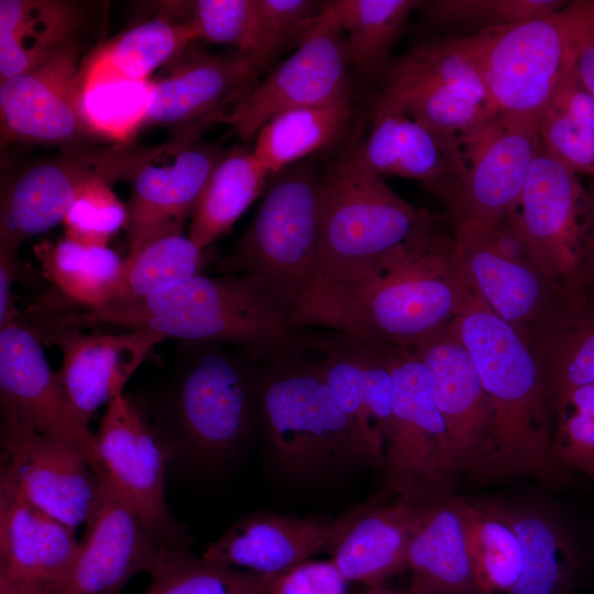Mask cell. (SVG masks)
Here are the masks:
<instances>
[{
	"label": "cell",
	"mask_w": 594,
	"mask_h": 594,
	"mask_svg": "<svg viewBox=\"0 0 594 594\" xmlns=\"http://www.w3.org/2000/svg\"><path fill=\"white\" fill-rule=\"evenodd\" d=\"M453 326L469 349L491 408L486 440L464 473L483 483L554 482V397L536 349L474 294Z\"/></svg>",
	"instance_id": "1"
},
{
	"label": "cell",
	"mask_w": 594,
	"mask_h": 594,
	"mask_svg": "<svg viewBox=\"0 0 594 594\" xmlns=\"http://www.w3.org/2000/svg\"><path fill=\"white\" fill-rule=\"evenodd\" d=\"M101 323L183 342L223 344L256 364L299 356L309 350V332L276 309L251 280L237 275L198 274L130 305L43 316L47 329Z\"/></svg>",
	"instance_id": "2"
},
{
	"label": "cell",
	"mask_w": 594,
	"mask_h": 594,
	"mask_svg": "<svg viewBox=\"0 0 594 594\" xmlns=\"http://www.w3.org/2000/svg\"><path fill=\"white\" fill-rule=\"evenodd\" d=\"M473 296L457 260L454 234L437 216L387 252L334 305L323 328L413 350L455 320Z\"/></svg>",
	"instance_id": "3"
},
{
	"label": "cell",
	"mask_w": 594,
	"mask_h": 594,
	"mask_svg": "<svg viewBox=\"0 0 594 594\" xmlns=\"http://www.w3.org/2000/svg\"><path fill=\"white\" fill-rule=\"evenodd\" d=\"M436 218L398 196L355 145L331 162L320 178L319 287L307 328H322L334 305L387 252Z\"/></svg>",
	"instance_id": "4"
},
{
	"label": "cell",
	"mask_w": 594,
	"mask_h": 594,
	"mask_svg": "<svg viewBox=\"0 0 594 594\" xmlns=\"http://www.w3.org/2000/svg\"><path fill=\"white\" fill-rule=\"evenodd\" d=\"M184 343L152 429L167 457L218 464L238 453L261 422V364L223 344Z\"/></svg>",
	"instance_id": "5"
},
{
	"label": "cell",
	"mask_w": 594,
	"mask_h": 594,
	"mask_svg": "<svg viewBox=\"0 0 594 594\" xmlns=\"http://www.w3.org/2000/svg\"><path fill=\"white\" fill-rule=\"evenodd\" d=\"M320 178L304 163L274 174L254 219L217 266L251 280L302 329L319 287Z\"/></svg>",
	"instance_id": "6"
},
{
	"label": "cell",
	"mask_w": 594,
	"mask_h": 594,
	"mask_svg": "<svg viewBox=\"0 0 594 594\" xmlns=\"http://www.w3.org/2000/svg\"><path fill=\"white\" fill-rule=\"evenodd\" d=\"M498 111L537 114L594 42V0L541 18L457 35Z\"/></svg>",
	"instance_id": "7"
},
{
	"label": "cell",
	"mask_w": 594,
	"mask_h": 594,
	"mask_svg": "<svg viewBox=\"0 0 594 594\" xmlns=\"http://www.w3.org/2000/svg\"><path fill=\"white\" fill-rule=\"evenodd\" d=\"M260 402L267 443L287 474L310 477L353 461L367 464L321 362L302 354L261 364Z\"/></svg>",
	"instance_id": "8"
},
{
	"label": "cell",
	"mask_w": 594,
	"mask_h": 594,
	"mask_svg": "<svg viewBox=\"0 0 594 594\" xmlns=\"http://www.w3.org/2000/svg\"><path fill=\"white\" fill-rule=\"evenodd\" d=\"M514 220L543 275L573 299L585 300L594 278V199L542 142Z\"/></svg>",
	"instance_id": "9"
},
{
	"label": "cell",
	"mask_w": 594,
	"mask_h": 594,
	"mask_svg": "<svg viewBox=\"0 0 594 594\" xmlns=\"http://www.w3.org/2000/svg\"><path fill=\"white\" fill-rule=\"evenodd\" d=\"M168 145L130 142L113 146L70 145L59 154L24 166L1 191L0 240L20 245L63 222L68 209L89 184L110 186L133 180Z\"/></svg>",
	"instance_id": "10"
},
{
	"label": "cell",
	"mask_w": 594,
	"mask_h": 594,
	"mask_svg": "<svg viewBox=\"0 0 594 594\" xmlns=\"http://www.w3.org/2000/svg\"><path fill=\"white\" fill-rule=\"evenodd\" d=\"M540 142L537 114L506 111L461 136L464 174L433 193L453 227L493 224L513 215Z\"/></svg>",
	"instance_id": "11"
},
{
	"label": "cell",
	"mask_w": 594,
	"mask_h": 594,
	"mask_svg": "<svg viewBox=\"0 0 594 594\" xmlns=\"http://www.w3.org/2000/svg\"><path fill=\"white\" fill-rule=\"evenodd\" d=\"M384 350L394 382V424L384 465L388 492L409 501L451 494L460 472L427 372L411 350Z\"/></svg>",
	"instance_id": "12"
},
{
	"label": "cell",
	"mask_w": 594,
	"mask_h": 594,
	"mask_svg": "<svg viewBox=\"0 0 594 594\" xmlns=\"http://www.w3.org/2000/svg\"><path fill=\"white\" fill-rule=\"evenodd\" d=\"M350 64L344 33L324 2L297 50L217 120L246 140L284 111L351 100Z\"/></svg>",
	"instance_id": "13"
},
{
	"label": "cell",
	"mask_w": 594,
	"mask_h": 594,
	"mask_svg": "<svg viewBox=\"0 0 594 594\" xmlns=\"http://www.w3.org/2000/svg\"><path fill=\"white\" fill-rule=\"evenodd\" d=\"M454 248L465 282L487 308L536 350L585 300L557 287L530 258L508 256L473 227H454Z\"/></svg>",
	"instance_id": "14"
},
{
	"label": "cell",
	"mask_w": 594,
	"mask_h": 594,
	"mask_svg": "<svg viewBox=\"0 0 594 594\" xmlns=\"http://www.w3.org/2000/svg\"><path fill=\"white\" fill-rule=\"evenodd\" d=\"M108 477L125 497L147 535L165 550H189L191 539L165 498L167 453L124 393L114 397L95 435Z\"/></svg>",
	"instance_id": "15"
},
{
	"label": "cell",
	"mask_w": 594,
	"mask_h": 594,
	"mask_svg": "<svg viewBox=\"0 0 594 594\" xmlns=\"http://www.w3.org/2000/svg\"><path fill=\"white\" fill-rule=\"evenodd\" d=\"M42 343L19 316L0 328L2 418L67 444L102 477L95 435L68 405Z\"/></svg>",
	"instance_id": "16"
},
{
	"label": "cell",
	"mask_w": 594,
	"mask_h": 594,
	"mask_svg": "<svg viewBox=\"0 0 594 594\" xmlns=\"http://www.w3.org/2000/svg\"><path fill=\"white\" fill-rule=\"evenodd\" d=\"M74 38L33 68L0 82L3 141L76 145L89 135Z\"/></svg>",
	"instance_id": "17"
},
{
	"label": "cell",
	"mask_w": 594,
	"mask_h": 594,
	"mask_svg": "<svg viewBox=\"0 0 594 594\" xmlns=\"http://www.w3.org/2000/svg\"><path fill=\"white\" fill-rule=\"evenodd\" d=\"M80 543L78 557L53 594H121L132 578L153 575L173 552L147 535L108 474L100 477L99 502Z\"/></svg>",
	"instance_id": "18"
},
{
	"label": "cell",
	"mask_w": 594,
	"mask_h": 594,
	"mask_svg": "<svg viewBox=\"0 0 594 594\" xmlns=\"http://www.w3.org/2000/svg\"><path fill=\"white\" fill-rule=\"evenodd\" d=\"M0 473L36 507L73 529L88 521L100 496V477L67 444L1 420Z\"/></svg>",
	"instance_id": "19"
},
{
	"label": "cell",
	"mask_w": 594,
	"mask_h": 594,
	"mask_svg": "<svg viewBox=\"0 0 594 594\" xmlns=\"http://www.w3.org/2000/svg\"><path fill=\"white\" fill-rule=\"evenodd\" d=\"M63 355L57 374L74 414L86 425L105 404L123 393L129 378L152 348L166 338L130 330L120 334L82 333L78 327H61L36 333Z\"/></svg>",
	"instance_id": "20"
},
{
	"label": "cell",
	"mask_w": 594,
	"mask_h": 594,
	"mask_svg": "<svg viewBox=\"0 0 594 594\" xmlns=\"http://www.w3.org/2000/svg\"><path fill=\"white\" fill-rule=\"evenodd\" d=\"M370 110V131L355 147L371 170L382 177L419 180L431 193L463 176L465 163L458 138L425 127L377 94Z\"/></svg>",
	"instance_id": "21"
},
{
	"label": "cell",
	"mask_w": 594,
	"mask_h": 594,
	"mask_svg": "<svg viewBox=\"0 0 594 594\" xmlns=\"http://www.w3.org/2000/svg\"><path fill=\"white\" fill-rule=\"evenodd\" d=\"M361 506L336 520L254 513L241 518L209 543L201 557L223 566L265 578L275 576L329 547Z\"/></svg>",
	"instance_id": "22"
},
{
	"label": "cell",
	"mask_w": 594,
	"mask_h": 594,
	"mask_svg": "<svg viewBox=\"0 0 594 594\" xmlns=\"http://www.w3.org/2000/svg\"><path fill=\"white\" fill-rule=\"evenodd\" d=\"M452 322L411 351L427 372L459 472L464 473L487 438L492 415L476 365Z\"/></svg>",
	"instance_id": "23"
},
{
	"label": "cell",
	"mask_w": 594,
	"mask_h": 594,
	"mask_svg": "<svg viewBox=\"0 0 594 594\" xmlns=\"http://www.w3.org/2000/svg\"><path fill=\"white\" fill-rule=\"evenodd\" d=\"M223 155L210 145L183 142L173 144V161L161 163L160 156L145 165L132 180L127 208L130 249L157 234L183 231Z\"/></svg>",
	"instance_id": "24"
},
{
	"label": "cell",
	"mask_w": 594,
	"mask_h": 594,
	"mask_svg": "<svg viewBox=\"0 0 594 594\" xmlns=\"http://www.w3.org/2000/svg\"><path fill=\"white\" fill-rule=\"evenodd\" d=\"M76 530L32 504L0 473V576L52 594L80 552Z\"/></svg>",
	"instance_id": "25"
},
{
	"label": "cell",
	"mask_w": 594,
	"mask_h": 594,
	"mask_svg": "<svg viewBox=\"0 0 594 594\" xmlns=\"http://www.w3.org/2000/svg\"><path fill=\"white\" fill-rule=\"evenodd\" d=\"M173 72L153 82L145 124H189L216 120L220 108L260 72L255 58L184 52ZM143 125V127H144Z\"/></svg>",
	"instance_id": "26"
},
{
	"label": "cell",
	"mask_w": 594,
	"mask_h": 594,
	"mask_svg": "<svg viewBox=\"0 0 594 594\" xmlns=\"http://www.w3.org/2000/svg\"><path fill=\"white\" fill-rule=\"evenodd\" d=\"M419 501L398 497L383 504L381 496L361 506L355 517L329 546L331 561L348 582L371 588L407 570V552Z\"/></svg>",
	"instance_id": "27"
},
{
	"label": "cell",
	"mask_w": 594,
	"mask_h": 594,
	"mask_svg": "<svg viewBox=\"0 0 594 594\" xmlns=\"http://www.w3.org/2000/svg\"><path fill=\"white\" fill-rule=\"evenodd\" d=\"M407 569L410 594H485L477 581L454 495L418 502Z\"/></svg>",
	"instance_id": "28"
},
{
	"label": "cell",
	"mask_w": 594,
	"mask_h": 594,
	"mask_svg": "<svg viewBox=\"0 0 594 594\" xmlns=\"http://www.w3.org/2000/svg\"><path fill=\"white\" fill-rule=\"evenodd\" d=\"M309 350L323 354L324 378L364 450L367 465L384 469L386 441L382 428L388 400L381 382L361 370L346 332H310Z\"/></svg>",
	"instance_id": "29"
},
{
	"label": "cell",
	"mask_w": 594,
	"mask_h": 594,
	"mask_svg": "<svg viewBox=\"0 0 594 594\" xmlns=\"http://www.w3.org/2000/svg\"><path fill=\"white\" fill-rule=\"evenodd\" d=\"M521 546V575L509 594H569L579 569L576 546L550 510L526 503L492 501Z\"/></svg>",
	"instance_id": "30"
},
{
	"label": "cell",
	"mask_w": 594,
	"mask_h": 594,
	"mask_svg": "<svg viewBox=\"0 0 594 594\" xmlns=\"http://www.w3.org/2000/svg\"><path fill=\"white\" fill-rule=\"evenodd\" d=\"M198 40L193 23L165 16L135 25L102 44L82 64L81 88L108 81H145L172 57Z\"/></svg>",
	"instance_id": "31"
},
{
	"label": "cell",
	"mask_w": 594,
	"mask_h": 594,
	"mask_svg": "<svg viewBox=\"0 0 594 594\" xmlns=\"http://www.w3.org/2000/svg\"><path fill=\"white\" fill-rule=\"evenodd\" d=\"M81 12L62 0L0 1V82L22 74L73 38Z\"/></svg>",
	"instance_id": "32"
},
{
	"label": "cell",
	"mask_w": 594,
	"mask_h": 594,
	"mask_svg": "<svg viewBox=\"0 0 594 594\" xmlns=\"http://www.w3.org/2000/svg\"><path fill=\"white\" fill-rule=\"evenodd\" d=\"M35 255L56 294L33 308L57 310L68 302L91 310L111 301L123 266V258L111 249L82 245L64 237L38 244Z\"/></svg>",
	"instance_id": "33"
},
{
	"label": "cell",
	"mask_w": 594,
	"mask_h": 594,
	"mask_svg": "<svg viewBox=\"0 0 594 594\" xmlns=\"http://www.w3.org/2000/svg\"><path fill=\"white\" fill-rule=\"evenodd\" d=\"M270 175L253 151L237 146L226 152L191 217L189 239L205 250L227 233L265 191Z\"/></svg>",
	"instance_id": "34"
},
{
	"label": "cell",
	"mask_w": 594,
	"mask_h": 594,
	"mask_svg": "<svg viewBox=\"0 0 594 594\" xmlns=\"http://www.w3.org/2000/svg\"><path fill=\"white\" fill-rule=\"evenodd\" d=\"M351 117V100L284 111L256 133L254 155L271 175L338 142Z\"/></svg>",
	"instance_id": "35"
},
{
	"label": "cell",
	"mask_w": 594,
	"mask_h": 594,
	"mask_svg": "<svg viewBox=\"0 0 594 594\" xmlns=\"http://www.w3.org/2000/svg\"><path fill=\"white\" fill-rule=\"evenodd\" d=\"M547 152L571 172L594 174V97L574 67L537 113Z\"/></svg>",
	"instance_id": "36"
},
{
	"label": "cell",
	"mask_w": 594,
	"mask_h": 594,
	"mask_svg": "<svg viewBox=\"0 0 594 594\" xmlns=\"http://www.w3.org/2000/svg\"><path fill=\"white\" fill-rule=\"evenodd\" d=\"M418 0H337L329 7L341 26L350 63L363 77L385 70L397 38Z\"/></svg>",
	"instance_id": "37"
},
{
	"label": "cell",
	"mask_w": 594,
	"mask_h": 594,
	"mask_svg": "<svg viewBox=\"0 0 594 594\" xmlns=\"http://www.w3.org/2000/svg\"><path fill=\"white\" fill-rule=\"evenodd\" d=\"M477 581L485 594L510 593L518 582L524 556L512 526L492 501L454 495Z\"/></svg>",
	"instance_id": "38"
},
{
	"label": "cell",
	"mask_w": 594,
	"mask_h": 594,
	"mask_svg": "<svg viewBox=\"0 0 594 594\" xmlns=\"http://www.w3.org/2000/svg\"><path fill=\"white\" fill-rule=\"evenodd\" d=\"M204 263V250L183 231L152 237L130 249L123 258L120 280L107 307L140 301L163 287L201 274Z\"/></svg>",
	"instance_id": "39"
},
{
	"label": "cell",
	"mask_w": 594,
	"mask_h": 594,
	"mask_svg": "<svg viewBox=\"0 0 594 594\" xmlns=\"http://www.w3.org/2000/svg\"><path fill=\"white\" fill-rule=\"evenodd\" d=\"M425 127L460 140L498 111L440 80L383 84L376 92Z\"/></svg>",
	"instance_id": "40"
},
{
	"label": "cell",
	"mask_w": 594,
	"mask_h": 594,
	"mask_svg": "<svg viewBox=\"0 0 594 594\" xmlns=\"http://www.w3.org/2000/svg\"><path fill=\"white\" fill-rule=\"evenodd\" d=\"M142 594H267L268 578L223 566L190 550L169 553Z\"/></svg>",
	"instance_id": "41"
},
{
	"label": "cell",
	"mask_w": 594,
	"mask_h": 594,
	"mask_svg": "<svg viewBox=\"0 0 594 594\" xmlns=\"http://www.w3.org/2000/svg\"><path fill=\"white\" fill-rule=\"evenodd\" d=\"M553 397L594 385V308L576 307L537 350Z\"/></svg>",
	"instance_id": "42"
},
{
	"label": "cell",
	"mask_w": 594,
	"mask_h": 594,
	"mask_svg": "<svg viewBox=\"0 0 594 594\" xmlns=\"http://www.w3.org/2000/svg\"><path fill=\"white\" fill-rule=\"evenodd\" d=\"M189 21L198 38L233 45L253 56L260 69L267 63L260 0H198L189 2Z\"/></svg>",
	"instance_id": "43"
},
{
	"label": "cell",
	"mask_w": 594,
	"mask_h": 594,
	"mask_svg": "<svg viewBox=\"0 0 594 594\" xmlns=\"http://www.w3.org/2000/svg\"><path fill=\"white\" fill-rule=\"evenodd\" d=\"M561 0H432L422 1L425 22L447 31H481L548 15Z\"/></svg>",
	"instance_id": "44"
},
{
	"label": "cell",
	"mask_w": 594,
	"mask_h": 594,
	"mask_svg": "<svg viewBox=\"0 0 594 594\" xmlns=\"http://www.w3.org/2000/svg\"><path fill=\"white\" fill-rule=\"evenodd\" d=\"M551 459L560 475L573 472L594 479V385L554 396Z\"/></svg>",
	"instance_id": "45"
},
{
	"label": "cell",
	"mask_w": 594,
	"mask_h": 594,
	"mask_svg": "<svg viewBox=\"0 0 594 594\" xmlns=\"http://www.w3.org/2000/svg\"><path fill=\"white\" fill-rule=\"evenodd\" d=\"M153 82L108 81L81 88L85 120L95 135L129 142L144 125Z\"/></svg>",
	"instance_id": "46"
},
{
	"label": "cell",
	"mask_w": 594,
	"mask_h": 594,
	"mask_svg": "<svg viewBox=\"0 0 594 594\" xmlns=\"http://www.w3.org/2000/svg\"><path fill=\"white\" fill-rule=\"evenodd\" d=\"M127 208L103 182L87 185L63 219L65 238L87 246L106 248L125 227Z\"/></svg>",
	"instance_id": "47"
},
{
	"label": "cell",
	"mask_w": 594,
	"mask_h": 594,
	"mask_svg": "<svg viewBox=\"0 0 594 594\" xmlns=\"http://www.w3.org/2000/svg\"><path fill=\"white\" fill-rule=\"evenodd\" d=\"M266 28V58L284 45L298 44L316 25L324 2L311 0H260Z\"/></svg>",
	"instance_id": "48"
},
{
	"label": "cell",
	"mask_w": 594,
	"mask_h": 594,
	"mask_svg": "<svg viewBox=\"0 0 594 594\" xmlns=\"http://www.w3.org/2000/svg\"><path fill=\"white\" fill-rule=\"evenodd\" d=\"M348 580L331 560H307L268 578L267 594H346Z\"/></svg>",
	"instance_id": "49"
},
{
	"label": "cell",
	"mask_w": 594,
	"mask_h": 594,
	"mask_svg": "<svg viewBox=\"0 0 594 594\" xmlns=\"http://www.w3.org/2000/svg\"><path fill=\"white\" fill-rule=\"evenodd\" d=\"M19 246L0 240V328L19 316L13 302V284L22 273Z\"/></svg>",
	"instance_id": "50"
},
{
	"label": "cell",
	"mask_w": 594,
	"mask_h": 594,
	"mask_svg": "<svg viewBox=\"0 0 594 594\" xmlns=\"http://www.w3.org/2000/svg\"><path fill=\"white\" fill-rule=\"evenodd\" d=\"M0 594H52V591L38 584L0 576Z\"/></svg>",
	"instance_id": "51"
},
{
	"label": "cell",
	"mask_w": 594,
	"mask_h": 594,
	"mask_svg": "<svg viewBox=\"0 0 594 594\" xmlns=\"http://www.w3.org/2000/svg\"><path fill=\"white\" fill-rule=\"evenodd\" d=\"M575 68L582 82L594 97V42L581 54Z\"/></svg>",
	"instance_id": "52"
},
{
	"label": "cell",
	"mask_w": 594,
	"mask_h": 594,
	"mask_svg": "<svg viewBox=\"0 0 594 594\" xmlns=\"http://www.w3.org/2000/svg\"><path fill=\"white\" fill-rule=\"evenodd\" d=\"M365 594H410L409 591H395L382 587L371 588Z\"/></svg>",
	"instance_id": "53"
},
{
	"label": "cell",
	"mask_w": 594,
	"mask_h": 594,
	"mask_svg": "<svg viewBox=\"0 0 594 594\" xmlns=\"http://www.w3.org/2000/svg\"><path fill=\"white\" fill-rule=\"evenodd\" d=\"M591 194H592V197H593V199H594V190H593V191H591Z\"/></svg>",
	"instance_id": "54"
},
{
	"label": "cell",
	"mask_w": 594,
	"mask_h": 594,
	"mask_svg": "<svg viewBox=\"0 0 594 594\" xmlns=\"http://www.w3.org/2000/svg\"><path fill=\"white\" fill-rule=\"evenodd\" d=\"M569 594H575V593H574V592H572V593H569Z\"/></svg>",
	"instance_id": "55"
}]
</instances>
